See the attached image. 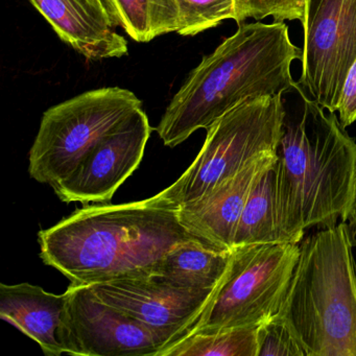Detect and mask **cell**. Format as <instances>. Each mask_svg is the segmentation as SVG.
<instances>
[{
	"label": "cell",
	"mask_w": 356,
	"mask_h": 356,
	"mask_svg": "<svg viewBox=\"0 0 356 356\" xmlns=\"http://www.w3.org/2000/svg\"><path fill=\"white\" fill-rule=\"evenodd\" d=\"M284 118L276 170L279 222L286 243L306 229L349 218L353 201L356 143L334 112L295 83L282 93Z\"/></svg>",
	"instance_id": "1"
},
{
	"label": "cell",
	"mask_w": 356,
	"mask_h": 356,
	"mask_svg": "<svg viewBox=\"0 0 356 356\" xmlns=\"http://www.w3.org/2000/svg\"><path fill=\"white\" fill-rule=\"evenodd\" d=\"M191 238L199 237L176 209L149 199L86 206L38 233L41 259L74 285L155 274L168 252Z\"/></svg>",
	"instance_id": "2"
},
{
	"label": "cell",
	"mask_w": 356,
	"mask_h": 356,
	"mask_svg": "<svg viewBox=\"0 0 356 356\" xmlns=\"http://www.w3.org/2000/svg\"><path fill=\"white\" fill-rule=\"evenodd\" d=\"M301 58L284 22L238 24L189 74L166 108L158 135L175 147L249 99L282 95L295 84L291 64Z\"/></svg>",
	"instance_id": "3"
},
{
	"label": "cell",
	"mask_w": 356,
	"mask_h": 356,
	"mask_svg": "<svg viewBox=\"0 0 356 356\" xmlns=\"http://www.w3.org/2000/svg\"><path fill=\"white\" fill-rule=\"evenodd\" d=\"M278 314L306 356H356V261L347 224L302 243Z\"/></svg>",
	"instance_id": "4"
},
{
	"label": "cell",
	"mask_w": 356,
	"mask_h": 356,
	"mask_svg": "<svg viewBox=\"0 0 356 356\" xmlns=\"http://www.w3.org/2000/svg\"><path fill=\"white\" fill-rule=\"evenodd\" d=\"M283 118L282 95L255 97L237 106L207 129L203 147L186 172L149 200L177 210L257 158L276 153Z\"/></svg>",
	"instance_id": "5"
},
{
	"label": "cell",
	"mask_w": 356,
	"mask_h": 356,
	"mask_svg": "<svg viewBox=\"0 0 356 356\" xmlns=\"http://www.w3.org/2000/svg\"><path fill=\"white\" fill-rule=\"evenodd\" d=\"M141 108L143 102L134 92L120 87L87 91L49 108L30 151L31 177L53 187L104 137Z\"/></svg>",
	"instance_id": "6"
},
{
	"label": "cell",
	"mask_w": 356,
	"mask_h": 356,
	"mask_svg": "<svg viewBox=\"0 0 356 356\" xmlns=\"http://www.w3.org/2000/svg\"><path fill=\"white\" fill-rule=\"evenodd\" d=\"M299 255L293 243L233 248L226 279L191 333L257 326L278 314Z\"/></svg>",
	"instance_id": "7"
},
{
	"label": "cell",
	"mask_w": 356,
	"mask_h": 356,
	"mask_svg": "<svg viewBox=\"0 0 356 356\" xmlns=\"http://www.w3.org/2000/svg\"><path fill=\"white\" fill-rule=\"evenodd\" d=\"M299 86L327 111H337L356 59V0H307Z\"/></svg>",
	"instance_id": "8"
},
{
	"label": "cell",
	"mask_w": 356,
	"mask_h": 356,
	"mask_svg": "<svg viewBox=\"0 0 356 356\" xmlns=\"http://www.w3.org/2000/svg\"><path fill=\"white\" fill-rule=\"evenodd\" d=\"M88 286L102 301L143 324L161 348L158 356L191 334L220 289H181L155 274Z\"/></svg>",
	"instance_id": "9"
},
{
	"label": "cell",
	"mask_w": 356,
	"mask_h": 356,
	"mask_svg": "<svg viewBox=\"0 0 356 356\" xmlns=\"http://www.w3.org/2000/svg\"><path fill=\"white\" fill-rule=\"evenodd\" d=\"M152 130L143 108L136 110L104 137L68 176L54 185L56 195L65 203L87 205L111 201L143 161Z\"/></svg>",
	"instance_id": "10"
},
{
	"label": "cell",
	"mask_w": 356,
	"mask_h": 356,
	"mask_svg": "<svg viewBox=\"0 0 356 356\" xmlns=\"http://www.w3.org/2000/svg\"><path fill=\"white\" fill-rule=\"evenodd\" d=\"M65 293L70 355H159V343L143 324L102 301L88 285L70 283Z\"/></svg>",
	"instance_id": "11"
},
{
	"label": "cell",
	"mask_w": 356,
	"mask_h": 356,
	"mask_svg": "<svg viewBox=\"0 0 356 356\" xmlns=\"http://www.w3.org/2000/svg\"><path fill=\"white\" fill-rule=\"evenodd\" d=\"M278 159L270 153L224 179L211 191L177 209L181 224L208 243L233 249L234 236L248 197L260 178Z\"/></svg>",
	"instance_id": "12"
},
{
	"label": "cell",
	"mask_w": 356,
	"mask_h": 356,
	"mask_svg": "<svg viewBox=\"0 0 356 356\" xmlns=\"http://www.w3.org/2000/svg\"><path fill=\"white\" fill-rule=\"evenodd\" d=\"M0 316L40 346L47 355L68 354L67 295L31 283L0 284Z\"/></svg>",
	"instance_id": "13"
},
{
	"label": "cell",
	"mask_w": 356,
	"mask_h": 356,
	"mask_svg": "<svg viewBox=\"0 0 356 356\" xmlns=\"http://www.w3.org/2000/svg\"><path fill=\"white\" fill-rule=\"evenodd\" d=\"M63 42L89 60L128 55V41L90 0H30Z\"/></svg>",
	"instance_id": "14"
},
{
	"label": "cell",
	"mask_w": 356,
	"mask_h": 356,
	"mask_svg": "<svg viewBox=\"0 0 356 356\" xmlns=\"http://www.w3.org/2000/svg\"><path fill=\"white\" fill-rule=\"evenodd\" d=\"M232 256L233 249H222L203 239H187L165 254L155 275L181 289L216 291L226 279Z\"/></svg>",
	"instance_id": "15"
},
{
	"label": "cell",
	"mask_w": 356,
	"mask_h": 356,
	"mask_svg": "<svg viewBox=\"0 0 356 356\" xmlns=\"http://www.w3.org/2000/svg\"><path fill=\"white\" fill-rule=\"evenodd\" d=\"M283 243L286 241L279 222L274 165L252 189L237 226L233 248Z\"/></svg>",
	"instance_id": "16"
},
{
	"label": "cell",
	"mask_w": 356,
	"mask_h": 356,
	"mask_svg": "<svg viewBox=\"0 0 356 356\" xmlns=\"http://www.w3.org/2000/svg\"><path fill=\"white\" fill-rule=\"evenodd\" d=\"M104 1L114 26H120L137 42H149L162 35L178 31V10L174 0Z\"/></svg>",
	"instance_id": "17"
},
{
	"label": "cell",
	"mask_w": 356,
	"mask_h": 356,
	"mask_svg": "<svg viewBox=\"0 0 356 356\" xmlns=\"http://www.w3.org/2000/svg\"><path fill=\"white\" fill-rule=\"evenodd\" d=\"M257 326L191 333L161 356H258Z\"/></svg>",
	"instance_id": "18"
},
{
	"label": "cell",
	"mask_w": 356,
	"mask_h": 356,
	"mask_svg": "<svg viewBox=\"0 0 356 356\" xmlns=\"http://www.w3.org/2000/svg\"><path fill=\"white\" fill-rule=\"evenodd\" d=\"M178 10L181 36H195L220 26L225 20H236L237 0H174Z\"/></svg>",
	"instance_id": "19"
},
{
	"label": "cell",
	"mask_w": 356,
	"mask_h": 356,
	"mask_svg": "<svg viewBox=\"0 0 356 356\" xmlns=\"http://www.w3.org/2000/svg\"><path fill=\"white\" fill-rule=\"evenodd\" d=\"M258 343V356H306L291 327L278 314L259 325Z\"/></svg>",
	"instance_id": "20"
},
{
	"label": "cell",
	"mask_w": 356,
	"mask_h": 356,
	"mask_svg": "<svg viewBox=\"0 0 356 356\" xmlns=\"http://www.w3.org/2000/svg\"><path fill=\"white\" fill-rule=\"evenodd\" d=\"M307 0H237V24L248 18L256 20L273 17L276 22H303Z\"/></svg>",
	"instance_id": "21"
},
{
	"label": "cell",
	"mask_w": 356,
	"mask_h": 356,
	"mask_svg": "<svg viewBox=\"0 0 356 356\" xmlns=\"http://www.w3.org/2000/svg\"><path fill=\"white\" fill-rule=\"evenodd\" d=\"M337 111L339 112V120L343 128L356 122V59L346 76Z\"/></svg>",
	"instance_id": "22"
},
{
	"label": "cell",
	"mask_w": 356,
	"mask_h": 356,
	"mask_svg": "<svg viewBox=\"0 0 356 356\" xmlns=\"http://www.w3.org/2000/svg\"><path fill=\"white\" fill-rule=\"evenodd\" d=\"M349 218H351L352 222L356 228V170H355V180H354V191H353V201H352L351 210H350Z\"/></svg>",
	"instance_id": "23"
},
{
	"label": "cell",
	"mask_w": 356,
	"mask_h": 356,
	"mask_svg": "<svg viewBox=\"0 0 356 356\" xmlns=\"http://www.w3.org/2000/svg\"><path fill=\"white\" fill-rule=\"evenodd\" d=\"M90 1L93 3V5L95 6V7L97 8V9L99 10V11L102 12V13L105 14V15L108 16L109 19L111 20V18H110L109 16V13H108L107 8H106L105 1H104V0H90Z\"/></svg>",
	"instance_id": "24"
}]
</instances>
